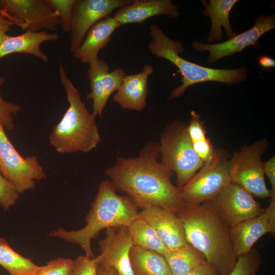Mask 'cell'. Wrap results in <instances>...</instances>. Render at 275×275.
Returning <instances> with one entry per match:
<instances>
[{"label":"cell","instance_id":"obj_1","mask_svg":"<svg viewBox=\"0 0 275 275\" xmlns=\"http://www.w3.org/2000/svg\"><path fill=\"white\" fill-rule=\"evenodd\" d=\"M159 144L149 142L134 157H117L105 170L116 189L126 193L139 208L156 205L177 213L184 207L180 188L171 181L173 172L158 159Z\"/></svg>","mask_w":275,"mask_h":275},{"label":"cell","instance_id":"obj_2","mask_svg":"<svg viewBox=\"0 0 275 275\" xmlns=\"http://www.w3.org/2000/svg\"><path fill=\"white\" fill-rule=\"evenodd\" d=\"M182 222L186 242L213 265L219 275H228L237 258L232 248L230 227L211 200L185 205L176 213Z\"/></svg>","mask_w":275,"mask_h":275},{"label":"cell","instance_id":"obj_3","mask_svg":"<svg viewBox=\"0 0 275 275\" xmlns=\"http://www.w3.org/2000/svg\"><path fill=\"white\" fill-rule=\"evenodd\" d=\"M109 180L101 181L85 221L86 225L77 230L67 231L58 228L49 235L79 245L85 255L94 258L91 241L100 232L111 227H127L139 216L138 207L127 196H120Z\"/></svg>","mask_w":275,"mask_h":275},{"label":"cell","instance_id":"obj_4","mask_svg":"<svg viewBox=\"0 0 275 275\" xmlns=\"http://www.w3.org/2000/svg\"><path fill=\"white\" fill-rule=\"evenodd\" d=\"M59 75L69 107L53 127L49 143L62 154L89 152L96 148L101 140L96 116L87 109L80 92L68 77L62 63L59 67Z\"/></svg>","mask_w":275,"mask_h":275},{"label":"cell","instance_id":"obj_5","mask_svg":"<svg viewBox=\"0 0 275 275\" xmlns=\"http://www.w3.org/2000/svg\"><path fill=\"white\" fill-rule=\"evenodd\" d=\"M151 40L148 45L149 52L157 57L165 59L178 69L182 76L181 84L175 88L168 98L172 100L181 96L189 87L205 81H217L232 86L247 78L245 66L233 69L209 68L188 61L179 54L184 51L182 43L168 37L156 24L150 26Z\"/></svg>","mask_w":275,"mask_h":275},{"label":"cell","instance_id":"obj_6","mask_svg":"<svg viewBox=\"0 0 275 275\" xmlns=\"http://www.w3.org/2000/svg\"><path fill=\"white\" fill-rule=\"evenodd\" d=\"M159 146L160 161L175 173L178 187L185 185L204 164L193 148L187 125L181 121L167 126Z\"/></svg>","mask_w":275,"mask_h":275},{"label":"cell","instance_id":"obj_7","mask_svg":"<svg viewBox=\"0 0 275 275\" xmlns=\"http://www.w3.org/2000/svg\"><path fill=\"white\" fill-rule=\"evenodd\" d=\"M230 158L227 150L215 149L212 158L204 162L190 180L180 188L181 200L184 205L212 200L231 182Z\"/></svg>","mask_w":275,"mask_h":275},{"label":"cell","instance_id":"obj_8","mask_svg":"<svg viewBox=\"0 0 275 275\" xmlns=\"http://www.w3.org/2000/svg\"><path fill=\"white\" fill-rule=\"evenodd\" d=\"M268 143L261 139L235 152L229 160L231 182L242 187L252 195L261 198L270 197L264 179L261 157Z\"/></svg>","mask_w":275,"mask_h":275},{"label":"cell","instance_id":"obj_9","mask_svg":"<svg viewBox=\"0 0 275 275\" xmlns=\"http://www.w3.org/2000/svg\"><path fill=\"white\" fill-rule=\"evenodd\" d=\"M0 167L1 174L20 195L34 189L37 181L46 178L37 157L21 156L9 140L4 127L1 125Z\"/></svg>","mask_w":275,"mask_h":275},{"label":"cell","instance_id":"obj_10","mask_svg":"<svg viewBox=\"0 0 275 275\" xmlns=\"http://www.w3.org/2000/svg\"><path fill=\"white\" fill-rule=\"evenodd\" d=\"M0 9L23 30L55 31L60 25L58 12L47 0H0Z\"/></svg>","mask_w":275,"mask_h":275},{"label":"cell","instance_id":"obj_11","mask_svg":"<svg viewBox=\"0 0 275 275\" xmlns=\"http://www.w3.org/2000/svg\"><path fill=\"white\" fill-rule=\"evenodd\" d=\"M133 0H76L70 32V51L80 45L87 33L97 22L109 16L115 9L127 6Z\"/></svg>","mask_w":275,"mask_h":275},{"label":"cell","instance_id":"obj_12","mask_svg":"<svg viewBox=\"0 0 275 275\" xmlns=\"http://www.w3.org/2000/svg\"><path fill=\"white\" fill-rule=\"evenodd\" d=\"M274 28L275 15L266 16L262 14L256 19L253 26L249 30L235 35L226 41L215 44L194 41L192 45L198 51H208L209 56L207 61L208 63H213L224 57L241 52L250 45L259 47V39Z\"/></svg>","mask_w":275,"mask_h":275},{"label":"cell","instance_id":"obj_13","mask_svg":"<svg viewBox=\"0 0 275 275\" xmlns=\"http://www.w3.org/2000/svg\"><path fill=\"white\" fill-rule=\"evenodd\" d=\"M211 201L230 228L256 216L263 210L250 193L232 182Z\"/></svg>","mask_w":275,"mask_h":275},{"label":"cell","instance_id":"obj_14","mask_svg":"<svg viewBox=\"0 0 275 275\" xmlns=\"http://www.w3.org/2000/svg\"><path fill=\"white\" fill-rule=\"evenodd\" d=\"M89 65L87 73L91 91L86 99L92 101V113L101 117L109 98L118 91L126 74L121 67L110 71L108 63L99 58Z\"/></svg>","mask_w":275,"mask_h":275},{"label":"cell","instance_id":"obj_15","mask_svg":"<svg viewBox=\"0 0 275 275\" xmlns=\"http://www.w3.org/2000/svg\"><path fill=\"white\" fill-rule=\"evenodd\" d=\"M275 233V199L256 216L243 221L230 228V239L234 253L238 256L247 253L263 235Z\"/></svg>","mask_w":275,"mask_h":275},{"label":"cell","instance_id":"obj_16","mask_svg":"<svg viewBox=\"0 0 275 275\" xmlns=\"http://www.w3.org/2000/svg\"><path fill=\"white\" fill-rule=\"evenodd\" d=\"M105 234L98 242L100 254L94 257L95 262L114 268L120 275H134L129 256L133 244L127 227L107 228Z\"/></svg>","mask_w":275,"mask_h":275},{"label":"cell","instance_id":"obj_17","mask_svg":"<svg viewBox=\"0 0 275 275\" xmlns=\"http://www.w3.org/2000/svg\"><path fill=\"white\" fill-rule=\"evenodd\" d=\"M141 208L139 215L153 228L168 249L178 248L187 243L182 222L176 213L156 205Z\"/></svg>","mask_w":275,"mask_h":275},{"label":"cell","instance_id":"obj_18","mask_svg":"<svg viewBox=\"0 0 275 275\" xmlns=\"http://www.w3.org/2000/svg\"><path fill=\"white\" fill-rule=\"evenodd\" d=\"M153 71V66L147 64L142 71L126 75L114 95L113 100L123 109L142 111L146 105L148 94V79Z\"/></svg>","mask_w":275,"mask_h":275},{"label":"cell","instance_id":"obj_19","mask_svg":"<svg viewBox=\"0 0 275 275\" xmlns=\"http://www.w3.org/2000/svg\"><path fill=\"white\" fill-rule=\"evenodd\" d=\"M179 7L170 0H133L130 5L120 8L113 16L121 25L142 24L155 16L164 15L170 18L179 15Z\"/></svg>","mask_w":275,"mask_h":275},{"label":"cell","instance_id":"obj_20","mask_svg":"<svg viewBox=\"0 0 275 275\" xmlns=\"http://www.w3.org/2000/svg\"><path fill=\"white\" fill-rule=\"evenodd\" d=\"M121 26L114 17L108 16L97 22L87 33L79 47L73 53L75 58L90 64L98 57L101 49L105 48L114 32Z\"/></svg>","mask_w":275,"mask_h":275},{"label":"cell","instance_id":"obj_21","mask_svg":"<svg viewBox=\"0 0 275 275\" xmlns=\"http://www.w3.org/2000/svg\"><path fill=\"white\" fill-rule=\"evenodd\" d=\"M58 38V34L48 33L46 31L26 30L17 36L8 35L0 46V60L9 54L21 53L33 55L44 62H47L48 58L41 50L40 46L46 41H54Z\"/></svg>","mask_w":275,"mask_h":275},{"label":"cell","instance_id":"obj_22","mask_svg":"<svg viewBox=\"0 0 275 275\" xmlns=\"http://www.w3.org/2000/svg\"><path fill=\"white\" fill-rule=\"evenodd\" d=\"M237 0H210L209 4L206 1L202 0L205 9L203 15L209 16L211 21V26L207 41L209 43L216 41L219 42L223 35L222 31L223 26L229 39L236 34L232 30L229 21V15L234 5Z\"/></svg>","mask_w":275,"mask_h":275},{"label":"cell","instance_id":"obj_23","mask_svg":"<svg viewBox=\"0 0 275 275\" xmlns=\"http://www.w3.org/2000/svg\"><path fill=\"white\" fill-rule=\"evenodd\" d=\"M129 256L134 275H172L164 257L156 252L133 245Z\"/></svg>","mask_w":275,"mask_h":275},{"label":"cell","instance_id":"obj_24","mask_svg":"<svg viewBox=\"0 0 275 275\" xmlns=\"http://www.w3.org/2000/svg\"><path fill=\"white\" fill-rule=\"evenodd\" d=\"M163 256L172 275H186L206 261L200 252L188 243L174 249H167Z\"/></svg>","mask_w":275,"mask_h":275},{"label":"cell","instance_id":"obj_25","mask_svg":"<svg viewBox=\"0 0 275 275\" xmlns=\"http://www.w3.org/2000/svg\"><path fill=\"white\" fill-rule=\"evenodd\" d=\"M0 265L9 275H38L42 266L34 263L14 251L7 241L0 236Z\"/></svg>","mask_w":275,"mask_h":275},{"label":"cell","instance_id":"obj_26","mask_svg":"<svg viewBox=\"0 0 275 275\" xmlns=\"http://www.w3.org/2000/svg\"><path fill=\"white\" fill-rule=\"evenodd\" d=\"M127 228L133 245L156 252L163 256L168 248L153 228L145 219L139 215Z\"/></svg>","mask_w":275,"mask_h":275},{"label":"cell","instance_id":"obj_27","mask_svg":"<svg viewBox=\"0 0 275 275\" xmlns=\"http://www.w3.org/2000/svg\"><path fill=\"white\" fill-rule=\"evenodd\" d=\"M187 128L195 151L204 163L207 162L213 156L215 149L206 137L204 122L201 120L200 115L194 111L190 112Z\"/></svg>","mask_w":275,"mask_h":275},{"label":"cell","instance_id":"obj_28","mask_svg":"<svg viewBox=\"0 0 275 275\" xmlns=\"http://www.w3.org/2000/svg\"><path fill=\"white\" fill-rule=\"evenodd\" d=\"M261 263L260 254L257 250L252 249L237 257L234 268L228 275H256Z\"/></svg>","mask_w":275,"mask_h":275},{"label":"cell","instance_id":"obj_29","mask_svg":"<svg viewBox=\"0 0 275 275\" xmlns=\"http://www.w3.org/2000/svg\"><path fill=\"white\" fill-rule=\"evenodd\" d=\"M58 13L64 32L70 33L74 5L76 0H47Z\"/></svg>","mask_w":275,"mask_h":275},{"label":"cell","instance_id":"obj_30","mask_svg":"<svg viewBox=\"0 0 275 275\" xmlns=\"http://www.w3.org/2000/svg\"><path fill=\"white\" fill-rule=\"evenodd\" d=\"M73 263L70 258L58 257L42 266L38 275H71Z\"/></svg>","mask_w":275,"mask_h":275},{"label":"cell","instance_id":"obj_31","mask_svg":"<svg viewBox=\"0 0 275 275\" xmlns=\"http://www.w3.org/2000/svg\"><path fill=\"white\" fill-rule=\"evenodd\" d=\"M5 79L0 77V88ZM20 109L19 104L6 101L0 94V125L5 129L12 130L14 127L13 115L17 114Z\"/></svg>","mask_w":275,"mask_h":275},{"label":"cell","instance_id":"obj_32","mask_svg":"<svg viewBox=\"0 0 275 275\" xmlns=\"http://www.w3.org/2000/svg\"><path fill=\"white\" fill-rule=\"evenodd\" d=\"M20 194L14 187L0 174V206L4 211H8L15 205Z\"/></svg>","mask_w":275,"mask_h":275},{"label":"cell","instance_id":"obj_33","mask_svg":"<svg viewBox=\"0 0 275 275\" xmlns=\"http://www.w3.org/2000/svg\"><path fill=\"white\" fill-rule=\"evenodd\" d=\"M96 264L94 258L79 255L73 260L71 275H96Z\"/></svg>","mask_w":275,"mask_h":275},{"label":"cell","instance_id":"obj_34","mask_svg":"<svg viewBox=\"0 0 275 275\" xmlns=\"http://www.w3.org/2000/svg\"><path fill=\"white\" fill-rule=\"evenodd\" d=\"M263 171L270 181L271 189L270 190L271 199H275V156L263 162Z\"/></svg>","mask_w":275,"mask_h":275},{"label":"cell","instance_id":"obj_35","mask_svg":"<svg viewBox=\"0 0 275 275\" xmlns=\"http://www.w3.org/2000/svg\"><path fill=\"white\" fill-rule=\"evenodd\" d=\"M186 275H219V274L213 265L205 261Z\"/></svg>","mask_w":275,"mask_h":275},{"label":"cell","instance_id":"obj_36","mask_svg":"<svg viewBox=\"0 0 275 275\" xmlns=\"http://www.w3.org/2000/svg\"><path fill=\"white\" fill-rule=\"evenodd\" d=\"M14 24L13 22L0 14V46L8 37L7 33L10 30L11 26Z\"/></svg>","mask_w":275,"mask_h":275},{"label":"cell","instance_id":"obj_37","mask_svg":"<svg viewBox=\"0 0 275 275\" xmlns=\"http://www.w3.org/2000/svg\"><path fill=\"white\" fill-rule=\"evenodd\" d=\"M96 264V275H120L115 269L108 265L97 262Z\"/></svg>","mask_w":275,"mask_h":275},{"label":"cell","instance_id":"obj_38","mask_svg":"<svg viewBox=\"0 0 275 275\" xmlns=\"http://www.w3.org/2000/svg\"><path fill=\"white\" fill-rule=\"evenodd\" d=\"M259 65L264 68L269 69L274 67L275 66V61L267 55H263L259 57L258 60Z\"/></svg>","mask_w":275,"mask_h":275},{"label":"cell","instance_id":"obj_39","mask_svg":"<svg viewBox=\"0 0 275 275\" xmlns=\"http://www.w3.org/2000/svg\"><path fill=\"white\" fill-rule=\"evenodd\" d=\"M0 14L3 15L8 19V17L7 14L1 9H0Z\"/></svg>","mask_w":275,"mask_h":275},{"label":"cell","instance_id":"obj_40","mask_svg":"<svg viewBox=\"0 0 275 275\" xmlns=\"http://www.w3.org/2000/svg\"><path fill=\"white\" fill-rule=\"evenodd\" d=\"M0 174H1V167H0Z\"/></svg>","mask_w":275,"mask_h":275}]
</instances>
